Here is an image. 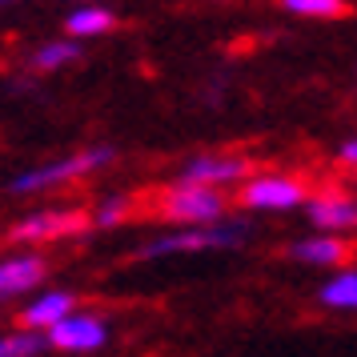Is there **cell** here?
Wrapping results in <instances>:
<instances>
[{
    "mask_svg": "<svg viewBox=\"0 0 357 357\" xmlns=\"http://www.w3.org/2000/svg\"><path fill=\"white\" fill-rule=\"evenodd\" d=\"M249 237V225L245 221H197L189 229H177L169 237H157L153 245H145L141 253L145 257H165V253H201V249H233Z\"/></svg>",
    "mask_w": 357,
    "mask_h": 357,
    "instance_id": "1",
    "label": "cell"
},
{
    "mask_svg": "<svg viewBox=\"0 0 357 357\" xmlns=\"http://www.w3.org/2000/svg\"><path fill=\"white\" fill-rule=\"evenodd\" d=\"M113 161V149H89V153H73L65 161H52V165H40V169H29L13 181L17 193H36V189H52V185H65L73 177H89L93 169H105Z\"/></svg>",
    "mask_w": 357,
    "mask_h": 357,
    "instance_id": "2",
    "label": "cell"
},
{
    "mask_svg": "<svg viewBox=\"0 0 357 357\" xmlns=\"http://www.w3.org/2000/svg\"><path fill=\"white\" fill-rule=\"evenodd\" d=\"M225 213V197L217 193L213 185H197V181H177V189L165 197V217L173 221H221Z\"/></svg>",
    "mask_w": 357,
    "mask_h": 357,
    "instance_id": "3",
    "label": "cell"
},
{
    "mask_svg": "<svg viewBox=\"0 0 357 357\" xmlns=\"http://www.w3.org/2000/svg\"><path fill=\"white\" fill-rule=\"evenodd\" d=\"M105 341H109L105 321L89 317V313H68L56 325H49V345L65 349V354H97Z\"/></svg>",
    "mask_w": 357,
    "mask_h": 357,
    "instance_id": "4",
    "label": "cell"
},
{
    "mask_svg": "<svg viewBox=\"0 0 357 357\" xmlns=\"http://www.w3.org/2000/svg\"><path fill=\"white\" fill-rule=\"evenodd\" d=\"M241 201L249 209H297L305 201V189L289 177H249Z\"/></svg>",
    "mask_w": 357,
    "mask_h": 357,
    "instance_id": "5",
    "label": "cell"
},
{
    "mask_svg": "<svg viewBox=\"0 0 357 357\" xmlns=\"http://www.w3.org/2000/svg\"><path fill=\"white\" fill-rule=\"evenodd\" d=\"M84 233V213H33L20 225H13V241H52V237H73Z\"/></svg>",
    "mask_w": 357,
    "mask_h": 357,
    "instance_id": "6",
    "label": "cell"
},
{
    "mask_svg": "<svg viewBox=\"0 0 357 357\" xmlns=\"http://www.w3.org/2000/svg\"><path fill=\"white\" fill-rule=\"evenodd\" d=\"M249 177V161L245 157H221V153H205L181 169V181H197V185H229V181Z\"/></svg>",
    "mask_w": 357,
    "mask_h": 357,
    "instance_id": "7",
    "label": "cell"
},
{
    "mask_svg": "<svg viewBox=\"0 0 357 357\" xmlns=\"http://www.w3.org/2000/svg\"><path fill=\"white\" fill-rule=\"evenodd\" d=\"M40 277H45V261L36 257V253H20V257L0 261V297L33 289Z\"/></svg>",
    "mask_w": 357,
    "mask_h": 357,
    "instance_id": "8",
    "label": "cell"
},
{
    "mask_svg": "<svg viewBox=\"0 0 357 357\" xmlns=\"http://www.w3.org/2000/svg\"><path fill=\"white\" fill-rule=\"evenodd\" d=\"M73 305H77V301H73L65 289H49V293H40V297H33L20 317H24L29 329H49V325H56L61 317H68Z\"/></svg>",
    "mask_w": 357,
    "mask_h": 357,
    "instance_id": "9",
    "label": "cell"
},
{
    "mask_svg": "<svg viewBox=\"0 0 357 357\" xmlns=\"http://www.w3.org/2000/svg\"><path fill=\"white\" fill-rule=\"evenodd\" d=\"M309 221L321 229H349L357 225V205L349 197H317V201H309L305 205Z\"/></svg>",
    "mask_w": 357,
    "mask_h": 357,
    "instance_id": "10",
    "label": "cell"
},
{
    "mask_svg": "<svg viewBox=\"0 0 357 357\" xmlns=\"http://www.w3.org/2000/svg\"><path fill=\"white\" fill-rule=\"evenodd\" d=\"M68 36H97L113 29V13L109 8H97V4H84V8H73L65 20Z\"/></svg>",
    "mask_w": 357,
    "mask_h": 357,
    "instance_id": "11",
    "label": "cell"
},
{
    "mask_svg": "<svg viewBox=\"0 0 357 357\" xmlns=\"http://www.w3.org/2000/svg\"><path fill=\"white\" fill-rule=\"evenodd\" d=\"M321 301L333 309H357V273H337L321 285Z\"/></svg>",
    "mask_w": 357,
    "mask_h": 357,
    "instance_id": "12",
    "label": "cell"
},
{
    "mask_svg": "<svg viewBox=\"0 0 357 357\" xmlns=\"http://www.w3.org/2000/svg\"><path fill=\"white\" fill-rule=\"evenodd\" d=\"M341 253H345V249H341L333 237H313V241L293 245V257H297V261H309V265H337Z\"/></svg>",
    "mask_w": 357,
    "mask_h": 357,
    "instance_id": "13",
    "label": "cell"
},
{
    "mask_svg": "<svg viewBox=\"0 0 357 357\" xmlns=\"http://www.w3.org/2000/svg\"><path fill=\"white\" fill-rule=\"evenodd\" d=\"M45 345H49V333H40V329H33V333H8V337H0V357H33Z\"/></svg>",
    "mask_w": 357,
    "mask_h": 357,
    "instance_id": "14",
    "label": "cell"
},
{
    "mask_svg": "<svg viewBox=\"0 0 357 357\" xmlns=\"http://www.w3.org/2000/svg\"><path fill=\"white\" fill-rule=\"evenodd\" d=\"M77 56H81V49H77V36H73V40H52V45H45L33 56V65L36 68H61L68 61H77Z\"/></svg>",
    "mask_w": 357,
    "mask_h": 357,
    "instance_id": "15",
    "label": "cell"
},
{
    "mask_svg": "<svg viewBox=\"0 0 357 357\" xmlns=\"http://www.w3.org/2000/svg\"><path fill=\"white\" fill-rule=\"evenodd\" d=\"M285 8L297 17H341L345 13L341 0H285Z\"/></svg>",
    "mask_w": 357,
    "mask_h": 357,
    "instance_id": "16",
    "label": "cell"
},
{
    "mask_svg": "<svg viewBox=\"0 0 357 357\" xmlns=\"http://www.w3.org/2000/svg\"><path fill=\"white\" fill-rule=\"evenodd\" d=\"M121 213H125V197H109V201L97 209L93 221H97V225H113V221H121Z\"/></svg>",
    "mask_w": 357,
    "mask_h": 357,
    "instance_id": "17",
    "label": "cell"
},
{
    "mask_svg": "<svg viewBox=\"0 0 357 357\" xmlns=\"http://www.w3.org/2000/svg\"><path fill=\"white\" fill-rule=\"evenodd\" d=\"M341 161L357 165V141H345V145H341Z\"/></svg>",
    "mask_w": 357,
    "mask_h": 357,
    "instance_id": "18",
    "label": "cell"
},
{
    "mask_svg": "<svg viewBox=\"0 0 357 357\" xmlns=\"http://www.w3.org/2000/svg\"><path fill=\"white\" fill-rule=\"evenodd\" d=\"M4 4H13V0H0V8H4Z\"/></svg>",
    "mask_w": 357,
    "mask_h": 357,
    "instance_id": "19",
    "label": "cell"
}]
</instances>
